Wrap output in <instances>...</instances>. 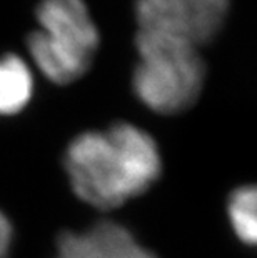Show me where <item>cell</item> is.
Here are the masks:
<instances>
[{"label":"cell","instance_id":"cell-1","mask_svg":"<svg viewBox=\"0 0 257 258\" xmlns=\"http://www.w3.org/2000/svg\"><path fill=\"white\" fill-rule=\"evenodd\" d=\"M65 170L80 200L111 210L144 194L159 178L162 162L147 132L119 122L75 137L65 153Z\"/></svg>","mask_w":257,"mask_h":258},{"label":"cell","instance_id":"cell-8","mask_svg":"<svg viewBox=\"0 0 257 258\" xmlns=\"http://www.w3.org/2000/svg\"><path fill=\"white\" fill-rule=\"evenodd\" d=\"M12 243V225L9 218L0 212V258H5Z\"/></svg>","mask_w":257,"mask_h":258},{"label":"cell","instance_id":"cell-7","mask_svg":"<svg viewBox=\"0 0 257 258\" xmlns=\"http://www.w3.org/2000/svg\"><path fill=\"white\" fill-rule=\"evenodd\" d=\"M255 199V188L250 185L237 188L229 200V217L232 227L237 237L249 245H254L257 238Z\"/></svg>","mask_w":257,"mask_h":258},{"label":"cell","instance_id":"cell-6","mask_svg":"<svg viewBox=\"0 0 257 258\" xmlns=\"http://www.w3.org/2000/svg\"><path fill=\"white\" fill-rule=\"evenodd\" d=\"M34 79L27 63L15 53L0 58V115H15L32 98Z\"/></svg>","mask_w":257,"mask_h":258},{"label":"cell","instance_id":"cell-5","mask_svg":"<svg viewBox=\"0 0 257 258\" xmlns=\"http://www.w3.org/2000/svg\"><path fill=\"white\" fill-rule=\"evenodd\" d=\"M57 258H156L137 243L127 228L102 222L84 233H64L59 238Z\"/></svg>","mask_w":257,"mask_h":258},{"label":"cell","instance_id":"cell-4","mask_svg":"<svg viewBox=\"0 0 257 258\" xmlns=\"http://www.w3.org/2000/svg\"><path fill=\"white\" fill-rule=\"evenodd\" d=\"M231 0H135L140 30H157L205 45L222 29Z\"/></svg>","mask_w":257,"mask_h":258},{"label":"cell","instance_id":"cell-3","mask_svg":"<svg viewBox=\"0 0 257 258\" xmlns=\"http://www.w3.org/2000/svg\"><path fill=\"white\" fill-rule=\"evenodd\" d=\"M35 15L40 29L27 37V47L40 72L59 85L84 77L100 42L87 4L84 0H40Z\"/></svg>","mask_w":257,"mask_h":258},{"label":"cell","instance_id":"cell-2","mask_svg":"<svg viewBox=\"0 0 257 258\" xmlns=\"http://www.w3.org/2000/svg\"><path fill=\"white\" fill-rule=\"evenodd\" d=\"M139 62L132 87L150 110L174 115L197 102L205 82V62L200 47L182 37L157 30L135 34Z\"/></svg>","mask_w":257,"mask_h":258}]
</instances>
